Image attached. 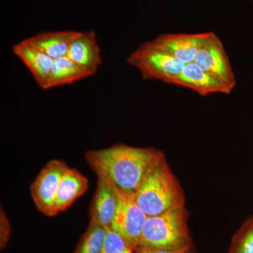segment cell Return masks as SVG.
<instances>
[{
	"label": "cell",
	"mask_w": 253,
	"mask_h": 253,
	"mask_svg": "<svg viewBox=\"0 0 253 253\" xmlns=\"http://www.w3.org/2000/svg\"><path fill=\"white\" fill-rule=\"evenodd\" d=\"M154 148H138L123 144L85 154L86 163L98 178L123 194L134 196L150 171L164 158Z\"/></svg>",
	"instance_id": "1"
},
{
	"label": "cell",
	"mask_w": 253,
	"mask_h": 253,
	"mask_svg": "<svg viewBox=\"0 0 253 253\" xmlns=\"http://www.w3.org/2000/svg\"><path fill=\"white\" fill-rule=\"evenodd\" d=\"M136 204L148 217L184 206L179 182L163 158L144 178L134 195Z\"/></svg>",
	"instance_id": "2"
},
{
	"label": "cell",
	"mask_w": 253,
	"mask_h": 253,
	"mask_svg": "<svg viewBox=\"0 0 253 253\" xmlns=\"http://www.w3.org/2000/svg\"><path fill=\"white\" fill-rule=\"evenodd\" d=\"M189 246L191 239L184 206L147 217L139 248L174 251Z\"/></svg>",
	"instance_id": "3"
},
{
	"label": "cell",
	"mask_w": 253,
	"mask_h": 253,
	"mask_svg": "<svg viewBox=\"0 0 253 253\" xmlns=\"http://www.w3.org/2000/svg\"><path fill=\"white\" fill-rule=\"evenodd\" d=\"M126 62L139 70L143 79L168 84H174L186 66L170 55L149 47L144 43L128 56Z\"/></svg>",
	"instance_id": "4"
},
{
	"label": "cell",
	"mask_w": 253,
	"mask_h": 253,
	"mask_svg": "<svg viewBox=\"0 0 253 253\" xmlns=\"http://www.w3.org/2000/svg\"><path fill=\"white\" fill-rule=\"evenodd\" d=\"M117 192V211L111 229L125 240L128 247L137 249L148 216L136 204L134 196Z\"/></svg>",
	"instance_id": "5"
},
{
	"label": "cell",
	"mask_w": 253,
	"mask_h": 253,
	"mask_svg": "<svg viewBox=\"0 0 253 253\" xmlns=\"http://www.w3.org/2000/svg\"><path fill=\"white\" fill-rule=\"evenodd\" d=\"M67 165L59 160H52L42 169L31 186V194L37 209L44 215L54 217V201L60 182Z\"/></svg>",
	"instance_id": "6"
},
{
	"label": "cell",
	"mask_w": 253,
	"mask_h": 253,
	"mask_svg": "<svg viewBox=\"0 0 253 253\" xmlns=\"http://www.w3.org/2000/svg\"><path fill=\"white\" fill-rule=\"evenodd\" d=\"M195 64L205 71L235 87V75L224 44L217 35L209 32L199 50Z\"/></svg>",
	"instance_id": "7"
},
{
	"label": "cell",
	"mask_w": 253,
	"mask_h": 253,
	"mask_svg": "<svg viewBox=\"0 0 253 253\" xmlns=\"http://www.w3.org/2000/svg\"><path fill=\"white\" fill-rule=\"evenodd\" d=\"M208 35V33L196 34L164 33L152 41L145 42L144 44L189 64L194 63Z\"/></svg>",
	"instance_id": "8"
},
{
	"label": "cell",
	"mask_w": 253,
	"mask_h": 253,
	"mask_svg": "<svg viewBox=\"0 0 253 253\" xmlns=\"http://www.w3.org/2000/svg\"><path fill=\"white\" fill-rule=\"evenodd\" d=\"M174 84L188 88L201 96L212 94H229L234 89V86L200 69L194 63L186 64Z\"/></svg>",
	"instance_id": "9"
},
{
	"label": "cell",
	"mask_w": 253,
	"mask_h": 253,
	"mask_svg": "<svg viewBox=\"0 0 253 253\" xmlns=\"http://www.w3.org/2000/svg\"><path fill=\"white\" fill-rule=\"evenodd\" d=\"M118 204V192L112 186L98 178L97 186L90 207L91 222L111 229Z\"/></svg>",
	"instance_id": "10"
},
{
	"label": "cell",
	"mask_w": 253,
	"mask_h": 253,
	"mask_svg": "<svg viewBox=\"0 0 253 253\" xmlns=\"http://www.w3.org/2000/svg\"><path fill=\"white\" fill-rule=\"evenodd\" d=\"M67 56L94 75L102 63L101 49L94 31L78 32L70 46Z\"/></svg>",
	"instance_id": "11"
},
{
	"label": "cell",
	"mask_w": 253,
	"mask_h": 253,
	"mask_svg": "<svg viewBox=\"0 0 253 253\" xmlns=\"http://www.w3.org/2000/svg\"><path fill=\"white\" fill-rule=\"evenodd\" d=\"M12 51L29 69L37 84L42 89L49 77L54 59L25 41L13 45Z\"/></svg>",
	"instance_id": "12"
},
{
	"label": "cell",
	"mask_w": 253,
	"mask_h": 253,
	"mask_svg": "<svg viewBox=\"0 0 253 253\" xmlns=\"http://www.w3.org/2000/svg\"><path fill=\"white\" fill-rule=\"evenodd\" d=\"M89 181L77 169L68 168L62 176L54 201V212H63L86 192Z\"/></svg>",
	"instance_id": "13"
},
{
	"label": "cell",
	"mask_w": 253,
	"mask_h": 253,
	"mask_svg": "<svg viewBox=\"0 0 253 253\" xmlns=\"http://www.w3.org/2000/svg\"><path fill=\"white\" fill-rule=\"evenodd\" d=\"M78 33V32L73 31L46 32L24 41L51 59H56L67 56L70 46Z\"/></svg>",
	"instance_id": "14"
},
{
	"label": "cell",
	"mask_w": 253,
	"mask_h": 253,
	"mask_svg": "<svg viewBox=\"0 0 253 253\" xmlns=\"http://www.w3.org/2000/svg\"><path fill=\"white\" fill-rule=\"evenodd\" d=\"M93 76L90 71L81 67L72 61L68 56L54 60L52 67L42 89H49Z\"/></svg>",
	"instance_id": "15"
},
{
	"label": "cell",
	"mask_w": 253,
	"mask_h": 253,
	"mask_svg": "<svg viewBox=\"0 0 253 253\" xmlns=\"http://www.w3.org/2000/svg\"><path fill=\"white\" fill-rule=\"evenodd\" d=\"M106 234L107 229L90 222L74 253H101Z\"/></svg>",
	"instance_id": "16"
},
{
	"label": "cell",
	"mask_w": 253,
	"mask_h": 253,
	"mask_svg": "<svg viewBox=\"0 0 253 253\" xmlns=\"http://www.w3.org/2000/svg\"><path fill=\"white\" fill-rule=\"evenodd\" d=\"M129 248L125 240L112 229H107L104 246L101 253H123Z\"/></svg>",
	"instance_id": "17"
},
{
	"label": "cell",
	"mask_w": 253,
	"mask_h": 253,
	"mask_svg": "<svg viewBox=\"0 0 253 253\" xmlns=\"http://www.w3.org/2000/svg\"><path fill=\"white\" fill-rule=\"evenodd\" d=\"M234 253H253V220L241 233Z\"/></svg>",
	"instance_id": "18"
},
{
	"label": "cell",
	"mask_w": 253,
	"mask_h": 253,
	"mask_svg": "<svg viewBox=\"0 0 253 253\" xmlns=\"http://www.w3.org/2000/svg\"><path fill=\"white\" fill-rule=\"evenodd\" d=\"M10 234H11V226H10L9 219L6 217L2 208H1V212H0V247L1 249H4L9 241Z\"/></svg>",
	"instance_id": "19"
},
{
	"label": "cell",
	"mask_w": 253,
	"mask_h": 253,
	"mask_svg": "<svg viewBox=\"0 0 253 253\" xmlns=\"http://www.w3.org/2000/svg\"><path fill=\"white\" fill-rule=\"evenodd\" d=\"M144 249L148 253H191V251H190L191 246L182 249L174 250V251H172V250Z\"/></svg>",
	"instance_id": "20"
},
{
	"label": "cell",
	"mask_w": 253,
	"mask_h": 253,
	"mask_svg": "<svg viewBox=\"0 0 253 253\" xmlns=\"http://www.w3.org/2000/svg\"><path fill=\"white\" fill-rule=\"evenodd\" d=\"M137 249L139 250V253H148L146 250L143 249V248H138Z\"/></svg>",
	"instance_id": "21"
},
{
	"label": "cell",
	"mask_w": 253,
	"mask_h": 253,
	"mask_svg": "<svg viewBox=\"0 0 253 253\" xmlns=\"http://www.w3.org/2000/svg\"><path fill=\"white\" fill-rule=\"evenodd\" d=\"M123 253H132V249H131L130 248H126Z\"/></svg>",
	"instance_id": "22"
}]
</instances>
